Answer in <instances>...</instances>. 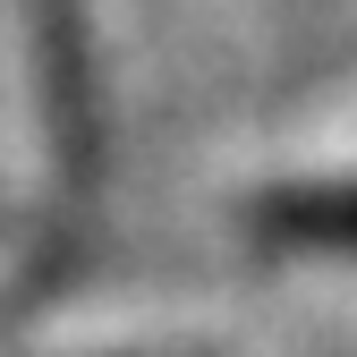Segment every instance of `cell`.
<instances>
[{"label":"cell","instance_id":"2","mask_svg":"<svg viewBox=\"0 0 357 357\" xmlns=\"http://www.w3.org/2000/svg\"><path fill=\"white\" fill-rule=\"evenodd\" d=\"M255 230L281 247H340L357 255V178H298L255 204Z\"/></svg>","mask_w":357,"mask_h":357},{"label":"cell","instance_id":"1","mask_svg":"<svg viewBox=\"0 0 357 357\" xmlns=\"http://www.w3.org/2000/svg\"><path fill=\"white\" fill-rule=\"evenodd\" d=\"M26 17H34V60H43V94H52V128H60V145H68V178H85L94 153H102L85 9H77V0H26Z\"/></svg>","mask_w":357,"mask_h":357}]
</instances>
